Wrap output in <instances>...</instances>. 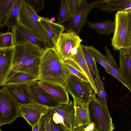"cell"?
Masks as SVG:
<instances>
[{
  "label": "cell",
  "instance_id": "1",
  "mask_svg": "<svg viewBox=\"0 0 131 131\" xmlns=\"http://www.w3.org/2000/svg\"><path fill=\"white\" fill-rule=\"evenodd\" d=\"M70 74L55 49L45 50L40 57L38 80L64 87Z\"/></svg>",
  "mask_w": 131,
  "mask_h": 131
},
{
  "label": "cell",
  "instance_id": "2",
  "mask_svg": "<svg viewBox=\"0 0 131 131\" xmlns=\"http://www.w3.org/2000/svg\"><path fill=\"white\" fill-rule=\"evenodd\" d=\"M114 21L115 27L111 39L114 50L131 48V10L117 11Z\"/></svg>",
  "mask_w": 131,
  "mask_h": 131
},
{
  "label": "cell",
  "instance_id": "3",
  "mask_svg": "<svg viewBox=\"0 0 131 131\" xmlns=\"http://www.w3.org/2000/svg\"><path fill=\"white\" fill-rule=\"evenodd\" d=\"M18 21L21 25L33 34L40 38L44 43L45 49L48 48L46 31L40 22L38 16L26 0H24L20 10Z\"/></svg>",
  "mask_w": 131,
  "mask_h": 131
},
{
  "label": "cell",
  "instance_id": "4",
  "mask_svg": "<svg viewBox=\"0 0 131 131\" xmlns=\"http://www.w3.org/2000/svg\"><path fill=\"white\" fill-rule=\"evenodd\" d=\"M89 117L94 131H113L115 128L108 108L96 98V94L88 103Z\"/></svg>",
  "mask_w": 131,
  "mask_h": 131
},
{
  "label": "cell",
  "instance_id": "5",
  "mask_svg": "<svg viewBox=\"0 0 131 131\" xmlns=\"http://www.w3.org/2000/svg\"><path fill=\"white\" fill-rule=\"evenodd\" d=\"M22 117L19 105L3 88L0 89V127Z\"/></svg>",
  "mask_w": 131,
  "mask_h": 131
},
{
  "label": "cell",
  "instance_id": "6",
  "mask_svg": "<svg viewBox=\"0 0 131 131\" xmlns=\"http://www.w3.org/2000/svg\"><path fill=\"white\" fill-rule=\"evenodd\" d=\"M64 88L72 97L87 104L96 94L89 83L72 74L68 76Z\"/></svg>",
  "mask_w": 131,
  "mask_h": 131
},
{
  "label": "cell",
  "instance_id": "7",
  "mask_svg": "<svg viewBox=\"0 0 131 131\" xmlns=\"http://www.w3.org/2000/svg\"><path fill=\"white\" fill-rule=\"evenodd\" d=\"M45 50L33 44L21 43L14 45L12 68L30 60L40 58Z\"/></svg>",
  "mask_w": 131,
  "mask_h": 131
},
{
  "label": "cell",
  "instance_id": "8",
  "mask_svg": "<svg viewBox=\"0 0 131 131\" xmlns=\"http://www.w3.org/2000/svg\"><path fill=\"white\" fill-rule=\"evenodd\" d=\"M49 110L54 122L62 124L66 131H72L74 114L73 102L71 101L67 104H61Z\"/></svg>",
  "mask_w": 131,
  "mask_h": 131
},
{
  "label": "cell",
  "instance_id": "9",
  "mask_svg": "<svg viewBox=\"0 0 131 131\" xmlns=\"http://www.w3.org/2000/svg\"><path fill=\"white\" fill-rule=\"evenodd\" d=\"M79 35L74 32L68 31L63 33L57 43L55 49L62 61L70 58V52L82 41Z\"/></svg>",
  "mask_w": 131,
  "mask_h": 131
},
{
  "label": "cell",
  "instance_id": "10",
  "mask_svg": "<svg viewBox=\"0 0 131 131\" xmlns=\"http://www.w3.org/2000/svg\"><path fill=\"white\" fill-rule=\"evenodd\" d=\"M38 81L28 84V91L35 102L49 108L60 105L61 103L42 88Z\"/></svg>",
  "mask_w": 131,
  "mask_h": 131
},
{
  "label": "cell",
  "instance_id": "11",
  "mask_svg": "<svg viewBox=\"0 0 131 131\" xmlns=\"http://www.w3.org/2000/svg\"><path fill=\"white\" fill-rule=\"evenodd\" d=\"M92 9L91 3L85 0H82L78 12L63 25L65 30L73 31L79 35L82 28L84 26L87 21L88 15Z\"/></svg>",
  "mask_w": 131,
  "mask_h": 131
},
{
  "label": "cell",
  "instance_id": "12",
  "mask_svg": "<svg viewBox=\"0 0 131 131\" xmlns=\"http://www.w3.org/2000/svg\"><path fill=\"white\" fill-rule=\"evenodd\" d=\"M22 117L32 128L38 124L47 113L49 108L36 103L32 104L19 105Z\"/></svg>",
  "mask_w": 131,
  "mask_h": 131
},
{
  "label": "cell",
  "instance_id": "13",
  "mask_svg": "<svg viewBox=\"0 0 131 131\" xmlns=\"http://www.w3.org/2000/svg\"><path fill=\"white\" fill-rule=\"evenodd\" d=\"M3 88L19 105L35 103L28 91V84H9Z\"/></svg>",
  "mask_w": 131,
  "mask_h": 131
},
{
  "label": "cell",
  "instance_id": "14",
  "mask_svg": "<svg viewBox=\"0 0 131 131\" xmlns=\"http://www.w3.org/2000/svg\"><path fill=\"white\" fill-rule=\"evenodd\" d=\"M40 22L46 31L48 40V48L55 49L58 41L65 30L63 25L51 23L47 18L40 16Z\"/></svg>",
  "mask_w": 131,
  "mask_h": 131
},
{
  "label": "cell",
  "instance_id": "15",
  "mask_svg": "<svg viewBox=\"0 0 131 131\" xmlns=\"http://www.w3.org/2000/svg\"><path fill=\"white\" fill-rule=\"evenodd\" d=\"M14 38V45L21 43L36 45L45 49L43 42L26 28L19 24L12 29Z\"/></svg>",
  "mask_w": 131,
  "mask_h": 131
},
{
  "label": "cell",
  "instance_id": "16",
  "mask_svg": "<svg viewBox=\"0 0 131 131\" xmlns=\"http://www.w3.org/2000/svg\"><path fill=\"white\" fill-rule=\"evenodd\" d=\"M91 4L93 9L97 8L110 13L131 10V0H96Z\"/></svg>",
  "mask_w": 131,
  "mask_h": 131
},
{
  "label": "cell",
  "instance_id": "17",
  "mask_svg": "<svg viewBox=\"0 0 131 131\" xmlns=\"http://www.w3.org/2000/svg\"><path fill=\"white\" fill-rule=\"evenodd\" d=\"M73 98L74 109L73 128L90 125L91 123L89 117L88 104Z\"/></svg>",
  "mask_w": 131,
  "mask_h": 131
},
{
  "label": "cell",
  "instance_id": "18",
  "mask_svg": "<svg viewBox=\"0 0 131 131\" xmlns=\"http://www.w3.org/2000/svg\"><path fill=\"white\" fill-rule=\"evenodd\" d=\"M14 46L0 49V86H4L11 70Z\"/></svg>",
  "mask_w": 131,
  "mask_h": 131
},
{
  "label": "cell",
  "instance_id": "19",
  "mask_svg": "<svg viewBox=\"0 0 131 131\" xmlns=\"http://www.w3.org/2000/svg\"><path fill=\"white\" fill-rule=\"evenodd\" d=\"M119 55L118 70L131 87V48L120 50Z\"/></svg>",
  "mask_w": 131,
  "mask_h": 131
},
{
  "label": "cell",
  "instance_id": "20",
  "mask_svg": "<svg viewBox=\"0 0 131 131\" xmlns=\"http://www.w3.org/2000/svg\"><path fill=\"white\" fill-rule=\"evenodd\" d=\"M38 82L42 88L60 103L67 104L70 102L68 93L62 86L40 81Z\"/></svg>",
  "mask_w": 131,
  "mask_h": 131
},
{
  "label": "cell",
  "instance_id": "21",
  "mask_svg": "<svg viewBox=\"0 0 131 131\" xmlns=\"http://www.w3.org/2000/svg\"><path fill=\"white\" fill-rule=\"evenodd\" d=\"M75 62L81 69L86 78L89 83L92 87L96 94H98V91L88 67L83 54L82 47L81 44L79 45L77 54L71 59Z\"/></svg>",
  "mask_w": 131,
  "mask_h": 131
},
{
  "label": "cell",
  "instance_id": "22",
  "mask_svg": "<svg viewBox=\"0 0 131 131\" xmlns=\"http://www.w3.org/2000/svg\"><path fill=\"white\" fill-rule=\"evenodd\" d=\"M40 61V58L29 60L23 64L12 68L9 74L21 72L38 78Z\"/></svg>",
  "mask_w": 131,
  "mask_h": 131
},
{
  "label": "cell",
  "instance_id": "23",
  "mask_svg": "<svg viewBox=\"0 0 131 131\" xmlns=\"http://www.w3.org/2000/svg\"><path fill=\"white\" fill-rule=\"evenodd\" d=\"M38 80V77L23 72H17L9 74L4 86L9 84H28Z\"/></svg>",
  "mask_w": 131,
  "mask_h": 131
},
{
  "label": "cell",
  "instance_id": "24",
  "mask_svg": "<svg viewBox=\"0 0 131 131\" xmlns=\"http://www.w3.org/2000/svg\"><path fill=\"white\" fill-rule=\"evenodd\" d=\"M88 26L96 30L99 34L109 36L114 33L115 27V21L107 20L97 23L91 22L88 20Z\"/></svg>",
  "mask_w": 131,
  "mask_h": 131
},
{
  "label": "cell",
  "instance_id": "25",
  "mask_svg": "<svg viewBox=\"0 0 131 131\" xmlns=\"http://www.w3.org/2000/svg\"><path fill=\"white\" fill-rule=\"evenodd\" d=\"M24 0H15L8 19L6 26L8 30L12 29L19 24L18 16Z\"/></svg>",
  "mask_w": 131,
  "mask_h": 131
},
{
  "label": "cell",
  "instance_id": "26",
  "mask_svg": "<svg viewBox=\"0 0 131 131\" xmlns=\"http://www.w3.org/2000/svg\"><path fill=\"white\" fill-rule=\"evenodd\" d=\"M15 0H0V27L6 26L10 12Z\"/></svg>",
  "mask_w": 131,
  "mask_h": 131
},
{
  "label": "cell",
  "instance_id": "27",
  "mask_svg": "<svg viewBox=\"0 0 131 131\" xmlns=\"http://www.w3.org/2000/svg\"><path fill=\"white\" fill-rule=\"evenodd\" d=\"M94 59L95 62L101 65L106 69L108 64L106 58L100 52L92 46H87L81 44Z\"/></svg>",
  "mask_w": 131,
  "mask_h": 131
},
{
  "label": "cell",
  "instance_id": "28",
  "mask_svg": "<svg viewBox=\"0 0 131 131\" xmlns=\"http://www.w3.org/2000/svg\"><path fill=\"white\" fill-rule=\"evenodd\" d=\"M71 74H73L86 83L89 82L77 64L71 59L62 61Z\"/></svg>",
  "mask_w": 131,
  "mask_h": 131
},
{
  "label": "cell",
  "instance_id": "29",
  "mask_svg": "<svg viewBox=\"0 0 131 131\" xmlns=\"http://www.w3.org/2000/svg\"><path fill=\"white\" fill-rule=\"evenodd\" d=\"M82 48L88 67L94 83L96 86V69L97 68L96 63L88 51L83 47Z\"/></svg>",
  "mask_w": 131,
  "mask_h": 131
},
{
  "label": "cell",
  "instance_id": "30",
  "mask_svg": "<svg viewBox=\"0 0 131 131\" xmlns=\"http://www.w3.org/2000/svg\"><path fill=\"white\" fill-rule=\"evenodd\" d=\"M96 86L98 91V101L106 108H108L106 103V96L103 82L99 75L97 67L96 69Z\"/></svg>",
  "mask_w": 131,
  "mask_h": 131
},
{
  "label": "cell",
  "instance_id": "31",
  "mask_svg": "<svg viewBox=\"0 0 131 131\" xmlns=\"http://www.w3.org/2000/svg\"><path fill=\"white\" fill-rule=\"evenodd\" d=\"M14 46V38L12 32L0 34V49L10 48Z\"/></svg>",
  "mask_w": 131,
  "mask_h": 131
},
{
  "label": "cell",
  "instance_id": "32",
  "mask_svg": "<svg viewBox=\"0 0 131 131\" xmlns=\"http://www.w3.org/2000/svg\"><path fill=\"white\" fill-rule=\"evenodd\" d=\"M71 18L68 8L67 0H62L61 2L59 15L57 18L58 23L61 24L69 20Z\"/></svg>",
  "mask_w": 131,
  "mask_h": 131
},
{
  "label": "cell",
  "instance_id": "33",
  "mask_svg": "<svg viewBox=\"0 0 131 131\" xmlns=\"http://www.w3.org/2000/svg\"><path fill=\"white\" fill-rule=\"evenodd\" d=\"M68 9L71 18L74 16L79 10L82 0H67Z\"/></svg>",
  "mask_w": 131,
  "mask_h": 131
},
{
  "label": "cell",
  "instance_id": "34",
  "mask_svg": "<svg viewBox=\"0 0 131 131\" xmlns=\"http://www.w3.org/2000/svg\"><path fill=\"white\" fill-rule=\"evenodd\" d=\"M107 73L112 75L118 79L128 89L130 92L131 91V87L130 86L127 82L119 72L117 70L114 68L109 64L106 68L105 69Z\"/></svg>",
  "mask_w": 131,
  "mask_h": 131
},
{
  "label": "cell",
  "instance_id": "35",
  "mask_svg": "<svg viewBox=\"0 0 131 131\" xmlns=\"http://www.w3.org/2000/svg\"><path fill=\"white\" fill-rule=\"evenodd\" d=\"M26 1L37 13L44 8L45 2L43 0H27Z\"/></svg>",
  "mask_w": 131,
  "mask_h": 131
},
{
  "label": "cell",
  "instance_id": "36",
  "mask_svg": "<svg viewBox=\"0 0 131 131\" xmlns=\"http://www.w3.org/2000/svg\"><path fill=\"white\" fill-rule=\"evenodd\" d=\"M47 114L49 119L51 131H66L64 127L62 124L55 123L54 122L49 109Z\"/></svg>",
  "mask_w": 131,
  "mask_h": 131
},
{
  "label": "cell",
  "instance_id": "37",
  "mask_svg": "<svg viewBox=\"0 0 131 131\" xmlns=\"http://www.w3.org/2000/svg\"><path fill=\"white\" fill-rule=\"evenodd\" d=\"M104 48L106 52V57L108 64L112 67L117 70L118 67L115 59L112 56L109 48L105 46Z\"/></svg>",
  "mask_w": 131,
  "mask_h": 131
},
{
  "label": "cell",
  "instance_id": "38",
  "mask_svg": "<svg viewBox=\"0 0 131 131\" xmlns=\"http://www.w3.org/2000/svg\"><path fill=\"white\" fill-rule=\"evenodd\" d=\"M72 131H94L93 124L91 123L90 125L84 127H81L73 128Z\"/></svg>",
  "mask_w": 131,
  "mask_h": 131
},
{
  "label": "cell",
  "instance_id": "39",
  "mask_svg": "<svg viewBox=\"0 0 131 131\" xmlns=\"http://www.w3.org/2000/svg\"><path fill=\"white\" fill-rule=\"evenodd\" d=\"M45 121L46 131H51L50 124L49 118L47 114L43 116Z\"/></svg>",
  "mask_w": 131,
  "mask_h": 131
},
{
  "label": "cell",
  "instance_id": "40",
  "mask_svg": "<svg viewBox=\"0 0 131 131\" xmlns=\"http://www.w3.org/2000/svg\"><path fill=\"white\" fill-rule=\"evenodd\" d=\"M38 131H46L45 122L43 117L39 123Z\"/></svg>",
  "mask_w": 131,
  "mask_h": 131
},
{
  "label": "cell",
  "instance_id": "41",
  "mask_svg": "<svg viewBox=\"0 0 131 131\" xmlns=\"http://www.w3.org/2000/svg\"><path fill=\"white\" fill-rule=\"evenodd\" d=\"M39 125V123L33 127L32 131H38Z\"/></svg>",
  "mask_w": 131,
  "mask_h": 131
},
{
  "label": "cell",
  "instance_id": "42",
  "mask_svg": "<svg viewBox=\"0 0 131 131\" xmlns=\"http://www.w3.org/2000/svg\"><path fill=\"white\" fill-rule=\"evenodd\" d=\"M55 21V19L54 17H52L50 19V21L51 23H53Z\"/></svg>",
  "mask_w": 131,
  "mask_h": 131
},
{
  "label": "cell",
  "instance_id": "43",
  "mask_svg": "<svg viewBox=\"0 0 131 131\" xmlns=\"http://www.w3.org/2000/svg\"><path fill=\"white\" fill-rule=\"evenodd\" d=\"M0 131H2L0 129Z\"/></svg>",
  "mask_w": 131,
  "mask_h": 131
}]
</instances>
